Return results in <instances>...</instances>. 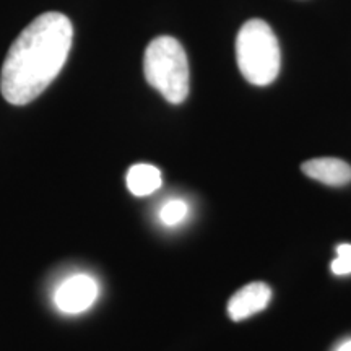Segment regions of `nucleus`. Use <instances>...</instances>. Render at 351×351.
<instances>
[{
    "label": "nucleus",
    "instance_id": "nucleus-1",
    "mask_svg": "<svg viewBox=\"0 0 351 351\" xmlns=\"http://www.w3.org/2000/svg\"><path fill=\"white\" fill-rule=\"evenodd\" d=\"M72 39L73 26L64 13L34 19L8 49L0 75L3 98L15 106L36 99L67 62Z\"/></svg>",
    "mask_w": 351,
    "mask_h": 351
},
{
    "label": "nucleus",
    "instance_id": "nucleus-2",
    "mask_svg": "<svg viewBox=\"0 0 351 351\" xmlns=\"http://www.w3.org/2000/svg\"><path fill=\"white\" fill-rule=\"evenodd\" d=\"M236 59L243 77L252 85L265 86L275 82L282 65V52L269 23L254 19L241 26Z\"/></svg>",
    "mask_w": 351,
    "mask_h": 351
},
{
    "label": "nucleus",
    "instance_id": "nucleus-3",
    "mask_svg": "<svg viewBox=\"0 0 351 351\" xmlns=\"http://www.w3.org/2000/svg\"><path fill=\"white\" fill-rule=\"evenodd\" d=\"M145 78L171 104H181L189 95L191 75L186 51L178 39L158 36L143 57Z\"/></svg>",
    "mask_w": 351,
    "mask_h": 351
},
{
    "label": "nucleus",
    "instance_id": "nucleus-4",
    "mask_svg": "<svg viewBox=\"0 0 351 351\" xmlns=\"http://www.w3.org/2000/svg\"><path fill=\"white\" fill-rule=\"evenodd\" d=\"M99 295L98 283L90 275H73L57 288L54 302L65 314H82L95 304Z\"/></svg>",
    "mask_w": 351,
    "mask_h": 351
},
{
    "label": "nucleus",
    "instance_id": "nucleus-5",
    "mask_svg": "<svg viewBox=\"0 0 351 351\" xmlns=\"http://www.w3.org/2000/svg\"><path fill=\"white\" fill-rule=\"evenodd\" d=\"M270 300L271 289L269 285L262 282L249 283L231 296L228 302V314L234 322H239L265 309Z\"/></svg>",
    "mask_w": 351,
    "mask_h": 351
},
{
    "label": "nucleus",
    "instance_id": "nucleus-6",
    "mask_svg": "<svg viewBox=\"0 0 351 351\" xmlns=\"http://www.w3.org/2000/svg\"><path fill=\"white\" fill-rule=\"evenodd\" d=\"M307 178L339 187L351 182V166L339 158H314L301 166Z\"/></svg>",
    "mask_w": 351,
    "mask_h": 351
},
{
    "label": "nucleus",
    "instance_id": "nucleus-7",
    "mask_svg": "<svg viewBox=\"0 0 351 351\" xmlns=\"http://www.w3.org/2000/svg\"><path fill=\"white\" fill-rule=\"evenodd\" d=\"M127 187L135 197H147L161 187L160 169L152 165H134L127 173Z\"/></svg>",
    "mask_w": 351,
    "mask_h": 351
},
{
    "label": "nucleus",
    "instance_id": "nucleus-8",
    "mask_svg": "<svg viewBox=\"0 0 351 351\" xmlns=\"http://www.w3.org/2000/svg\"><path fill=\"white\" fill-rule=\"evenodd\" d=\"M187 212H189V208H187L186 202L169 200V202H166L165 207L161 208L160 218H161V221L165 223V225L174 226V225H178V223H181L184 218H186Z\"/></svg>",
    "mask_w": 351,
    "mask_h": 351
},
{
    "label": "nucleus",
    "instance_id": "nucleus-9",
    "mask_svg": "<svg viewBox=\"0 0 351 351\" xmlns=\"http://www.w3.org/2000/svg\"><path fill=\"white\" fill-rule=\"evenodd\" d=\"M332 271L340 276L351 274V244H340L337 247V258L332 262Z\"/></svg>",
    "mask_w": 351,
    "mask_h": 351
},
{
    "label": "nucleus",
    "instance_id": "nucleus-10",
    "mask_svg": "<svg viewBox=\"0 0 351 351\" xmlns=\"http://www.w3.org/2000/svg\"><path fill=\"white\" fill-rule=\"evenodd\" d=\"M337 351H351V340H348V341H345V343H343V345H341V346H340V348H339V350H337Z\"/></svg>",
    "mask_w": 351,
    "mask_h": 351
}]
</instances>
